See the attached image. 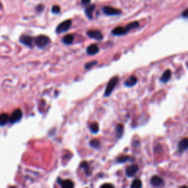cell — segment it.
<instances>
[{
    "mask_svg": "<svg viewBox=\"0 0 188 188\" xmlns=\"http://www.w3.org/2000/svg\"><path fill=\"white\" fill-rule=\"evenodd\" d=\"M35 45L39 48H43L50 43V38L46 35H41L38 36L35 40Z\"/></svg>",
    "mask_w": 188,
    "mask_h": 188,
    "instance_id": "obj_1",
    "label": "cell"
},
{
    "mask_svg": "<svg viewBox=\"0 0 188 188\" xmlns=\"http://www.w3.org/2000/svg\"><path fill=\"white\" fill-rule=\"evenodd\" d=\"M118 82V77H115L109 81L108 84H107V87H106V90L104 91V96H109L111 94V93L113 91L114 88L116 86L117 83Z\"/></svg>",
    "mask_w": 188,
    "mask_h": 188,
    "instance_id": "obj_2",
    "label": "cell"
},
{
    "mask_svg": "<svg viewBox=\"0 0 188 188\" xmlns=\"http://www.w3.org/2000/svg\"><path fill=\"white\" fill-rule=\"evenodd\" d=\"M72 24L71 20H66L65 22L60 23L56 28V32L57 33H63V32H66L69 29Z\"/></svg>",
    "mask_w": 188,
    "mask_h": 188,
    "instance_id": "obj_3",
    "label": "cell"
},
{
    "mask_svg": "<svg viewBox=\"0 0 188 188\" xmlns=\"http://www.w3.org/2000/svg\"><path fill=\"white\" fill-rule=\"evenodd\" d=\"M103 12H104V14L107 15H117L121 14V10H120L116 9V8H112V7L110 6H106L103 8Z\"/></svg>",
    "mask_w": 188,
    "mask_h": 188,
    "instance_id": "obj_4",
    "label": "cell"
},
{
    "mask_svg": "<svg viewBox=\"0 0 188 188\" xmlns=\"http://www.w3.org/2000/svg\"><path fill=\"white\" fill-rule=\"evenodd\" d=\"M22 118V112L21 110H15V111L12 113L9 118L10 122L14 124L15 122H18V121H20Z\"/></svg>",
    "mask_w": 188,
    "mask_h": 188,
    "instance_id": "obj_5",
    "label": "cell"
},
{
    "mask_svg": "<svg viewBox=\"0 0 188 188\" xmlns=\"http://www.w3.org/2000/svg\"><path fill=\"white\" fill-rule=\"evenodd\" d=\"M87 34L90 38L95 39V40L101 41L103 39V35L99 30H90L88 31Z\"/></svg>",
    "mask_w": 188,
    "mask_h": 188,
    "instance_id": "obj_6",
    "label": "cell"
},
{
    "mask_svg": "<svg viewBox=\"0 0 188 188\" xmlns=\"http://www.w3.org/2000/svg\"><path fill=\"white\" fill-rule=\"evenodd\" d=\"M138 169H139V168L137 165H130V166L127 167L126 170V174L129 177H132L138 173Z\"/></svg>",
    "mask_w": 188,
    "mask_h": 188,
    "instance_id": "obj_7",
    "label": "cell"
},
{
    "mask_svg": "<svg viewBox=\"0 0 188 188\" xmlns=\"http://www.w3.org/2000/svg\"><path fill=\"white\" fill-rule=\"evenodd\" d=\"M20 42L25 46L31 47L32 46L33 39H32V37L29 36V35H22L20 38Z\"/></svg>",
    "mask_w": 188,
    "mask_h": 188,
    "instance_id": "obj_8",
    "label": "cell"
},
{
    "mask_svg": "<svg viewBox=\"0 0 188 188\" xmlns=\"http://www.w3.org/2000/svg\"><path fill=\"white\" fill-rule=\"evenodd\" d=\"M58 181V183L61 185L62 187L63 188H72L73 187V183L72 181L68 180V179H66V180H62L61 179H57Z\"/></svg>",
    "mask_w": 188,
    "mask_h": 188,
    "instance_id": "obj_9",
    "label": "cell"
},
{
    "mask_svg": "<svg viewBox=\"0 0 188 188\" xmlns=\"http://www.w3.org/2000/svg\"><path fill=\"white\" fill-rule=\"evenodd\" d=\"M151 184H152L153 186H161L164 184L163 179L161 177L158 176H154L151 179Z\"/></svg>",
    "mask_w": 188,
    "mask_h": 188,
    "instance_id": "obj_10",
    "label": "cell"
},
{
    "mask_svg": "<svg viewBox=\"0 0 188 188\" xmlns=\"http://www.w3.org/2000/svg\"><path fill=\"white\" fill-rule=\"evenodd\" d=\"M127 32H127L125 27H118L115 28V29L113 30L112 34L114 35H116V36H120V35H125V34H126Z\"/></svg>",
    "mask_w": 188,
    "mask_h": 188,
    "instance_id": "obj_11",
    "label": "cell"
},
{
    "mask_svg": "<svg viewBox=\"0 0 188 188\" xmlns=\"http://www.w3.org/2000/svg\"><path fill=\"white\" fill-rule=\"evenodd\" d=\"M188 147V140L187 138L182 140L179 143V151L180 153H183L187 149Z\"/></svg>",
    "mask_w": 188,
    "mask_h": 188,
    "instance_id": "obj_12",
    "label": "cell"
},
{
    "mask_svg": "<svg viewBox=\"0 0 188 188\" xmlns=\"http://www.w3.org/2000/svg\"><path fill=\"white\" fill-rule=\"evenodd\" d=\"M99 51V49L96 44H91L87 48V53L90 55H96L98 53Z\"/></svg>",
    "mask_w": 188,
    "mask_h": 188,
    "instance_id": "obj_13",
    "label": "cell"
},
{
    "mask_svg": "<svg viewBox=\"0 0 188 188\" xmlns=\"http://www.w3.org/2000/svg\"><path fill=\"white\" fill-rule=\"evenodd\" d=\"M137 82H138V78L135 76H131L125 82V86H126V87H132L135 85H136Z\"/></svg>",
    "mask_w": 188,
    "mask_h": 188,
    "instance_id": "obj_14",
    "label": "cell"
},
{
    "mask_svg": "<svg viewBox=\"0 0 188 188\" xmlns=\"http://www.w3.org/2000/svg\"><path fill=\"white\" fill-rule=\"evenodd\" d=\"M171 77V70L168 69L162 73V77L160 78V81L163 83H166L167 82H168V80H170Z\"/></svg>",
    "mask_w": 188,
    "mask_h": 188,
    "instance_id": "obj_15",
    "label": "cell"
},
{
    "mask_svg": "<svg viewBox=\"0 0 188 188\" xmlns=\"http://www.w3.org/2000/svg\"><path fill=\"white\" fill-rule=\"evenodd\" d=\"M94 10H95V5H91L87 7V8H86L85 14L87 16V18H90V19L93 18V13Z\"/></svg>",
    "mask_w": 188,
    "mask_h": 188,
    "instance_id": "obj_16",
    "label": "cell"
},
{
    "mask_svg": "<svg viewBox=\"0 0 188 188\" xmlns=\"http://www.w3.org/2000/svg\"><path fill=\"white\" fill-rule=\"evenodd\" d=\"M73 39H74L73 35H71V34H68V35H66V36L63 37V42L65 43V44H67V45L71 44L73 41Z\"/></svg>",
    "mask_w": 188,
    "mask_h": 188,
    "instance_id": "obj_17",
    "label": "cell"
},
{
    "mask_svg": "<svg viewBox=\"0 0 188 188\" xmlns=\"http://www.w3.org/2000/svg\"><path fill=\"white\" fill-rule=\"evenodd\" d=\"M9 121V116L8 114L2 113L0 115V126H4Z\"/></svg>",
    "mask_w": 188,
    "mask_h": 188,
    "instance_id": "obj_18",
    "label": "cell"
},
{
    "mask_svg": "<svg viewBox=\"0 0 188 188\" xmlns=\"http://www.w3.org/2000/svg\"><path fill=\"white\" fill-rule=\"evenodd\" d=\"M139 22H131V23L129 24L128 25H127L126 27V29L127 32H129V31L131 30V29H136V28H138V27H139Z\"/></svg>",
    "mask_w": 188,
    "mask_h": 188,
    "instance_id": "obj_19",
    "label": "cell"
},
{
    "mask_svg": "<svg viewBox=\"0 0 188 188\" xmlns=\"http://www.w3.org/2000/svg\"><path fill=\"white\" fill-rule=\"evenodd\" d=\"M90 129L91 132L96 134L99 131V125L97 123H92L90 126Z\"/></svg>",
    "mask_w": 188,
    "mask_h": 188,
    "instance_id": "obj_20",
    "label": "cell"
},
{
    "mask_svg": "<svg viewBox=\"0 0 188 188\" xmlns=\"http://www.w3.org/2000/svg\"><path fill=\"white\" fill-rule=\"evenodd\" d=\"M141 187H142V182L140 179H135L131 185V187L132 188H140Z\"/></svg>",
    "mask_w": 188,
    "mask_h": 188,
    "instance_id": "obj_21",
    "label": "cell"
},
{
    "mask_svg": "<svg viewBox=\"0 0 188 188\" xmlns=\"http://www.w3.org/2000/svg\"><path fill=\"white\" fill-rule=\"evenodd\" d=\"M123 131H124V127L121 124H118V126H116V133H117V136L118 138H121L122 136Z\"/></svg>",
    "mask_w": 188,
    "mask_h": 188,
    "instance_id": "obj_22",
    "label": "cell"
},
{
    "mask_svg": "<svg viewBox=\"0 0 188 188\" xmlns=\"http://www.w3.org/2000/svg\"><path fill=\"white\" fill-rule=\"evenodd\" d=\"M129 159L130 157L129 156H121L117 158V161L119 163H124V162H126L129 160Z\"/></svg>",
    "mask_w": 188,
    "mask_h": 188,
    "instance_id": "obj_23",
    "label": "cell"
},
{
    "mask_svg": "<svg viewBox=\"0 0 188 188\" xmlns=\"http://www.w3.org/2000/svg\"><path fill=\"white\" fill-rule=\"evenodd\" d=\"M90 145H91L93 148H97L99 147L100 145V143L99 141L98 140H92L91 141H90Z\"/></svg>",
    "mask_w": 188,
    "mask_h": 188,
    "instance_id": "obj_24",
    "label": "cell"
},
{
    "mask_svg": "<svg viewBox=\"0 0 188 188\" xmlns=\"http://www.w3.org/2000/svg\"><path fill=\"white\" fill-rule=\"evenodd\" d=\"M81 167L83 168L85 170V171L86 172V173H87V175H88V168H89V165L86 162H83L81 164Z\"/></svg>",
    "mask_w": 188,
    "mask_h": 188,
    "instance_id": "obj_25",
    "label": "cell"
},
{
    "mask_svg": "<svg viewBox=\"0 0 188 188\" xmlns=\"http://www.w3.org/2000/svg\"><path fill=\"white\" fill-rule=\"evenodd\" d=\"M52 12L55 14H57L60 12V7L57 6V5H55V6L52 7Z\"/></svg>",
    "mask_w": 188,
    "mask_h": 188,
    "instance_id": "obj_26",
    "label": "cell"
},
{
    "mask_svg": "<svg viewBox=\"0 0 188 188\" xmlns=\"http://www.w3.org/2000/svg\"><path fill=\"white\" fill-rule=\"evenodd\" d=\"M96 63H97L96 61H92L90 62V63H87V64L85 65V68H91L92 66H95V64H96Z\"/></svg>",
    "mask_w": 188,
    "mask_h": 188,
    "instance_id": "obj_27",
    "label": "cell"
},
{
    "mask_svg": "<svg viewBox=\"0 0 188 188\" xmlns=\"http://www.w3.org/2000/svg\"><path fill=\"white\" fill-rule=\"evenodd\" d=\"M43 6L42 5H39L36 8L37 11H38V12H41V11L43 10Z\"/></svg>",
    "mask_w": 188,
    "mask_h": 188,
    "instance_id": "obj_28",
    "label": "cell"
},
{
    "mask_svg": "<svg viewBox=\"0 0 188 188\" xmlns=\"http://www.w3.org/2000/svg\"><path fill=\"white\" fill-rule=\"evenodd\" d=\"M101 187H113V186L110 184H104V185H101Z\"/></svg>",
    "mask_w": 188,
    "mask_h": 188,
    "instance_id": "obj_29",
    "label": "cell"
},
{
    "mask_svg": "<svg viewBox=\"0 0 188 188\" xmlns=\"http://www.w3.org/2000/svg\"><path fill=\"white\" fill-rule=\"evenodd\" d=\"M90 2V0H81V2L82 5H87V4H89V2Z\"/></svg>",
    "mask_w": 188,
    "mask_h": 188,
    "instance_id": "obj_30",
    "label": "cell"
},
{
    "mask_svg": "<svg viewBox=\"0 0 188 188\" xmlns=\"http://www.w3.org/2000/svg\"><path fill=\"white\" fill-rule=\"evenodd\" d=\"M187 13H188V10L187 9L185 10L184 11L183 13H182V15H183L185 18H187Z\"/></svg>",
    "mask_w": 188,
    "mask_h": 188,
    "instance_id": "obj_31",
    "label": "cell"
},
{
    "mask_svg": "<svg viewBox=\"0 0 188 188\" xmlns=\"http://www.w3.org/2000/svg\"><path fill=\"white\" fill-rule=\"evenodd\" d=\"M2 4H1V2H0V8H2Z\"/></svg>",
    "mask_w": 188,
    "mask_h": 188,
    "instance_id": "obj_32",
    "label": "cell"
}]
</instances>
